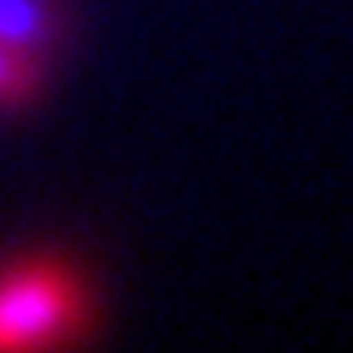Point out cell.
I'll use <instances>...</instances> for the list:
<instances>
[{"label": "cell", "instance_id": "3957f363", "mask_svg": "<svg viewBox=\"0 0 353 353\" xmlns=\"http://www.w3.org/2000/svg\"><path fill=\"white\" fill-rule=\"evenodd\" d=\"M44 58L0 44V110H27L44 88Z\"/></svg>", "mask_w": 353, "mask_h": 353}, {"label": "cell", "instance_id": "6da1fadb", "mask_svg": "<svg viewBox=\"0 0 353 353\" xmlns=\"http://www.w3.org/2000/svg\"><path fill=\"white\" fill-rule=\"evenodd\" d=\"M102 331L93 279L66 252H18L0 261V349H66Z\"/></svg>", "mask_w": 353, "mask_h": 353}, {"label": "cell", "instance_id": "7a4b0ae2", "mask_svg": "<svg viewBox=\"0 0 353 353\" xmlns=\"http://www.w3.org/2000/svg\"><path fill=\"white\" fill-rule=\"evenodd\" d=\"M71 31L62 0H0V44L31 58H44L58 49Z\"/></svg>", "mask_w": 353, "mask_h": 353}]
</instances>
